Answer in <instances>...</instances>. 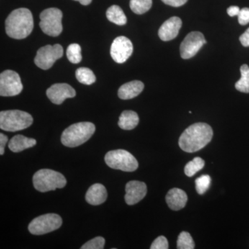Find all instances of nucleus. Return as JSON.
Returning <instances> with one entry per match:
<instances>
[{
	"mask_svg": "<svg viewBox=\"0 0 249 249\" xmlns=\"http://www.w3.org/2000/svg\"><path fill=\"white\" fill-rule=\"evenodd\" d=\"M213 136L212 127L205 123L191 124L180 136L178 145L184 152L199 151L211 142Z\"/></svg>",
	"mask_w": 249,
	"mask_h": 249,
	"instance_id": "obj_1",
	"label": "nucleus"
},
{
	"mask_svg": "<svg viewBox=\"0 0 249 249\" xmlns=\"http://www.w3.org/2000/svg\"><path fill=\"white\" fill-rule=\"evenodd\" d=\"M34 18L29 9L20 8L14 10L6 18L5 29L11 38L22 40L26 38L34 29Z\"/></svg>",
	"mask_w": 249,
	"mask_h": 249,
	"instance_id": "obj_2",
	"label": "nucleus"
},
{
	"mask_svg": "<svg viewBox=\"0 0 249 249\" xmlns=\"http://www.w3.org/2000/svg\"><path fill=\"white\" fill-rule=\"evenodd\" d=\"M95 130L96 127L92 123L80 122L71 124L62 132V143L69 147L79 146L92 137Z\"/></svg>",
	"mask_w": 249,
	"mask_h": 249,
	"instance_id": "obj_3",
	"label": "nucleus"
},
{
	"mask_svg": "<svg viewBox=\"0 0 249 249\" xmlns=\"http://www.w3.org/2000/svg\"><path fill=\"white\" fill-rule=\"evenodd\" d=\"M34 188L37 191H55L57 188H64L67 184V180L63 175L55 170L42 169L36 172L33 177Z\"/></svg>",
	"mask_w": 249,
	"mask_h": 249,
	"instance_id": "obj_4",
	"label": "nucleus"
},
{
	"mask_svg": "<svg viewBox=\"0 0 249 249\" xmlns=\"http://www.w3.org/2000/svg\"><path fill=\"white\" fill-rule=\"evenodd\" d=\"M32 116L21 110H6L0 112V128L7 132H17L30 127Z\"/></svg>",
	"mask_w": 249,
	"mask_h": 249,
	"instance_id": "obj_5",
	"label": "nucleus"
},
{
	"mask_svg": "<svg viewBox=\"0 0 249 249\" xmlns=\"http://www.w3.org/2000/svg\"><path fill=\"white\" fill-rule=\"evenodd\" d=\"M105 161L109 168L124 172H134L139 167L135 157L124 150L108 152L105 157Z\"/></svg>",
	"mask_w": 249,
	"mask_h": 249,
	"instance_id": "obj_6",
	"label": "nucleus"
},
{
	"mask_svg": "<svg viewBox=\"0 0 249 249\" xmlns=\"http://www.w3.org/2000/svg\"><path fill=\"white\" fill-rule=\"evenodd\" d=\"M40 27L45 34L56 37L62 31V13L57 8H49L40 14Z\"/></svg>",
	"mask_w": 249,
	"mask_h": 249,
	"instance_id": "obj_7",
	"label": "nucleus"
},
{
	"mask_svg": "<svg viewBox=\"0 0 249 249\" xmlns=\"http://www.w3.org/2000/svg\"><path fill=\"white\" fill-rule=\"evenodd\" d=\"M62 224V218L58 214H45L33 219L29 224V231L33 235H44L57 230Z\"/></svg>",
	"mask_w": 249,
	"mask_h": 249,
	"instance_id": "obj_8",
	"label": "nucleus"
},
{
	"mask_svg": "<svg viewBox=\"0 0 249 249\" xmlns=\"http://www.w3.org/2000/svg\"><path fill=\"white\" fill-rule=\"evenodd\" d=\"M63 55V49L60 45H46L37 51L34 62L36 66L43 70H49L55 62Z\"/></svg>",
	"mask_w": 249,
	"mask_h": 249,
	"instance_id": "obj_9",
	"label": "nucleus"
},
{
	"mask_svg": "<svg viewBox=\"0 0 249 249\" xmlns=\"http://www.w3.org/2000/svg\"><path fill=\"white\" fill-rule=\"evenodd\" d=\"M23 85L17 72L6 70L0 74L1 96H15L22 92Z\"/></svg>",
	"mask_w": 249,
	"mask_h": 249,
	"instance_id": "obj_10",
	"label": "nucleus"
},
{
	"mask_svg": "<svg viewBox=\"0 0 249 249\" xmlns=\"http://www.w3.org/2000/svg\"><path fill=\"white\" fill-rule=\"evenodd\" d=\"M207 43L203 34L199 31L190 33L180 45V54L183 59H190L197 53L203 45Z\"/></svg>",
	"mask_w": 249,
	"mask_h": 249,
	"instance_id": "obj_11",
	"label": "nucleus"
},
{
	"mask_svg": "<svg viewBox=\"0 0 249 249\" xmlns=\"http://www.w3.org/2000/svg\"><path fill=\"white\" fill-rule=\"evenodd\" d=\"M133 52V45L127 37L119 36L113 41L110 49L111 58L117 63L125 62Z\"/></svg>",
	"mask_w": 249,
	"mask_h": 249,
	"instance_id": "obj_12",
	"label": "nucleus"
},
{
	"mask_svg": "<svg viewBox=\"0 0 249 249\" xmlns=\"http://www.w3.org/2000/svg\"><path fill=\"white\" fill-rule=\"evenodd\" d=\"M75 89L67 83H56L47 90V96L55 105L62 104L67 98L76 96Z\"/></svg>",
	"mask_w": 249,
	"mask_h": 249,
	"instance_id": "obj_13",
	"label": "nucleus"
},
{
	"mask_svg": "<svg viewBox=\"0 0 249 249\" xmlns=\"http://www.w3.org/2000/svg\"><path fill=\"white\" fill-rule=\"evenodd\" d=\"M124 200L129 206L142 201L147 194V186L139 181H131L126 184Z\"/></svg>",
	"mask_w": 249,
	"mask_h": 249,
	"instance_id": "obj_14",
	"label": "nucleus"
},
{
	"mask_svg": "<svg viewBox=\"0 0 249 249\" xmlns=\"http://www.w3.org/2000/svg\"><path fill=\"white\" fill-rule=\"evenodd\" d=\"M182 26V21L178 17H172L160 26L158 34L163 41L173 40L178 36Z\"/></svg>",
	"mask_w": 249,
	"mask_h": 249,
	"instance_id": "obj_15",
	"label": "nucleus"
},
{
	"mask_svg": "<svg viewBox=\"0 0 249 249\" xmlns=\"http://www.w3.org/2000/svg\"><path fill=\"white\" fill-rule=\"evenodd\" d=\"M165 200L170 209L178 211L186 206L188 196L183 190L175 188L168 191Z\"/></svg>",
	"mask_w": 249,
	"mask_h": 249,
	"instance_id": "obj_16",
	"label": "nucleus"
},
{
	"mask_svg": "<svg viewBox=\"0 0 249 249\" xmlns=\"http://www.w3.org/2000/svg\"><path fill=\"white\" fill-rule=\"evenodd\" d=\"M107 198V190L106 187L101 183H95L92 185L85 196V199L89 204L98 206L104 203Z\"/></svg>",
	"mask_w": 249,
	"mask_h": 249,
	"instance_id": "obj_17",
	"label": "nucleus"
},
{
	"mask_svg": "<svg viewBox=\"0 0 249 249\" xmlns=\"http://www.w3.org/2000/svg\"><path fill=\"white\" fill-rule=\"evenodd\" d=\"M144 89V84L139 80H133L123 85L119 88L118 95L121 99L129 100L137 97Z\"/></svg>",
	"mask_w": 249,
	"mask_h": 249,
	"instance_id": "obj_18",
	"label": "nucleus"
},
{
	"mask_svg": "<svg viewBox=\"0 0 249 249\" xmlns=\"http://www.w3.org/2000/svg\"><path fill=\"white\" fill-rule=\"evenodd\" d=\"M36 143V139L28 138L23 135H16L10 141L9 147L12 152H19L35 146Z\"/></svg>",
	"mask_w": 249,
	"mask_h": 249,
	"instance_id": "obj_19",
	"label": "nucleus"
},
{
	"mask_svg": "<svg viewBox=\"0 0 249 249\" xmlns=\"http://www.w3.org/2000/svg\"><path fill=\"white\" fill-rule=\"evenodd\" d=\"M139 118L138 114L134 111H123L119 117V126L124 130H131L138 125Z\"/></svg>",
	"mask_w": 249,
	"mask_h": 249,
	"instance_id": "obj_20",
	"label": "nucleus"
},
{
	"mask_svg": "<svg viewBox=\"0 0 249 249\" xmlns=\"http://www.w3.org/2000/svg\"><path fill=\"white\" fill-rule=\"evenodd\" d=\"M106 16L108 20L117 25L123 26L127 23V18L124 11L117 5H113L107 9Z\"/></svg>",
	"mask_w": 249,
	"mask_h": 249,
	"instance_id": "obj_21",
	"label": "nucleus"
},
{
	"mask_svg": "<svg viewBox=\"0 0 249 249\" xmlns=\"http://www.w3.org/2000/svg\"><path fill=\"white\" fill-rule=\"evenodd\" d=\"M241 78L235 83L236 89L242 93H249V67L248 65H242L240 67Z\"/></svg>",
	"mask_w": 249,
	"mask_h": 249,
	"instance_id": "obj_22",
	"label": "nucleus"
},
{
	"mask_svg": "<svg viewBox=\"0 0 249 249\" xmlns=\"http://www.w3.org/2000/svg\"><path fill=\"white\" fill-rule=\"evenodd\" d=\"M76 77L78 82L83 85H90L96 82V78L93 72L87 67H80L76 71Z\"/></svg>",
	"mask_w": 249,
	"mask_h": 249,
	"instance_id": "obj_23",
	"label": "nucleus"
},
{
	"mask_svg": "<svg viewBox=\"0 0 249 249\" xmlns=\"http://www.w3.org/2000/svg\"><path fill=\"white\" fill-rule=\"evenodd\" d=\"M152 0H130L129 6L134 14H145L151 9Z\"/></svg>",
	"mask_w": 249,
	"mask_h": 249,
	"instance_id": "obj_24",
	"label": "nucleus"
},
{
	"mask_svg": "<svg viewBox=\"0 0 249 249\" xmlns=\"http://www.w3.org/2000/svg\"><path fill=\"white\" fill-rule=\"evenodd\" d=\"M205 165V161L200 157H196L191 161L188 162L184 168L185 174L186 176L191 178L199 170L203 169Z\"/></svg>",
	"mask_w": 249,
	"mask_h": 249,
	"instance_id": "obj_25",
	"label": "nucleus"
},
{
	"mask_svg": "<svg viewBox=\"0 0 249 249\" xmlns=\"http://www.w3.org/2000/svg\"><path fill=\"white\" fill-rule=\"evenodd\" d=\"M177 248L178 249H195V242L189 232H181L178 235Z\"/></svg>",
	"mask_w": 249,
	"mask_h": 249,
	"instance_id": "obj_26",
	"label": "nucleus"
},
{
	"mask_svg": "<svg viewBox=\"0 0 249 249\" xmlns=\"http://www.w3.org/2000/svg\"><path fill=\"white\" fill-rule=\"evenodd\" d=\"M67 57L71 63L78 64L81 62V47L78 44H71L67 49Z\"/></svg>",
	"mask_w": 249,
	"mask_h": 249,
	"instance_id": "obj_27",
	"label": "nucleus"
},
{
	"mask_svg": "<svg viewBox=\"0 0 249 249\" xmlns=\"http://www.w3.org/2000/svg\"><path fill=\"white\" fill-rule=\"evenodd\" d=\"M211 178L209 175H204L196 180V191L198 194L202 196L209 189L211 185Z\"/></svg>",
	"mask_w": 249,
	"mask_h": 249,
	"instance_id": "obj_28",
	"label": "nucleus"
},
{
	"mask_svg": "<svg viewBox=\"0 0 249 249\" xmlns=\"http://www.w3.org/2000/svg\"><path fill=\"white\" fill-rule=\"evenodd\" d=\"M106 240L103 237H96L85 243L81 249H104Z\"/></svg>",
	"mask_w": 249,
	"mask_h": 249,
	"instance_id": "obj_29",
	"label": "nucleus"
},
{
	"mask_svg": "<svg viewBox=\"0 0 249 249\" xmlns=\"http://www.w3.org/2000/svg\"><path fill=\"white\" fill-rule=\"evenodd\" d=\"M169 248L168 241L164 236H160L152 242L151 249H168Z\"/></svg>",
	"mask_w": 249,
	"mask_h": 249,
	"instance_id": "obj_30",
	"label": "nucleus"
},
{
	"mask_svg": "<svg viewBox=\"0 0 249 249\" xmlns=\"http://www.w3.org/2000/svg\"><path fill=\"white\" fill-rule=\"evenodd\" d=\"M238 22L241 25H246L249 23V8H243L238 14Z\"/></svg>",
	"mask_w": 249,
	"mask_h": 249,
	"instance_id": "obj_31",
	"label": "nucleus"
},
{
	"mask_svg": "<svg viewBox=\"0 0 249 249\" xmlns=\"http://www.w3.org/2000/svg\"><path fill=\"white\" fill-rule=\"evenodd\" d=\"M164 4L173 6V7H179L186 4L188 0H161Z\"/></svg>",
	"mask_w": 249,
	"mask_h": 249,
	"instance_id": "obj_32",
	"label": "nucleus"
},
{
	"mask_svg": "<svg viewBox=\"0 0 249 249\" xmlns=\"http://www.w3.org/2000/svg\"><path fill=\"white\" fill-rule=\"evenodd\" d=\"M240 41L241 44H242L244 47H249V28L242 35H241Z\"/></svg>",
	"mask_w": 249,
	"mask_h": 249,
	"instance_id": "obj_33",
	"label": "nucleus"
},
{
	"mask_svg": "<svg viewBox=\"0 0 249 249\" xmlns=\"http://www.w3.org/2000/svg\"><path fill=\"white\" fill-rule=\"evenodd\" d=\"M7 142L8 137L4 134H0V155H4L5 145Z\"/></svg>",
	"mask_w": 249,
	"mask_h": 249,
	"instance_id": "obj_34",
	"label": "nucleus"
},
{
	"mask_svg": "<svg viewBox=\"0 0 249 249\" xmlns=\"http://www.w3.org/2000/svg\"><path fill=\"white\" fill-rule=\"evenodd\" d=\"M240 11V9L238 6H231L228 8L227 14L229 16H231V17H234V16H238Z\"/></svg>",
	"mask_w": 249,
	"mask_h": 249,
	"instance_id": "obj_35",
	"label": "nucleus"
},
{
	"mask_svg": "<svg viewBox=\"0 0 249 249\" xmlns=\"http://www.w3.org/2000/svg\"><path fill=\"white\" fill-rule=\"evenodd\" d=\"M74 1H79L80 4L82 5L87 6V5L91 4V1H92V0H74Z\"/></svg>",
	"mask_w": 249,
	"mask_h": 249,
	"instance_id": "obj_36",
	"label": "nucleus"
}]
</instances>
